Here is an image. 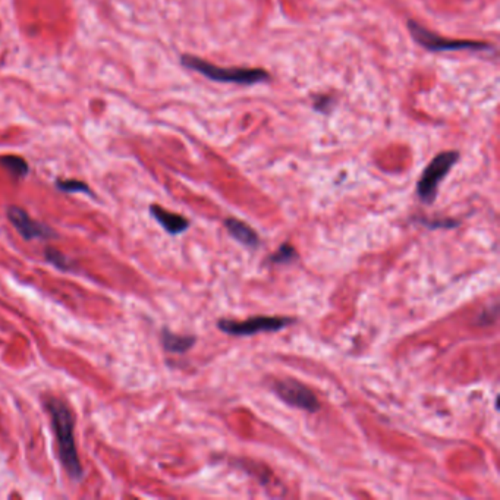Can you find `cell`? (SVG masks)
Returning <instances> with one entry per match:
<instances>
[{"instance_id": "cell-6", "label": "cell", "mask_w": 500, "mask_h": 500, "mask_svg": "<svg viewBox=\"0 0 500 500\" xmlns=\"http://www.w3.org/2000/svg\"><path fill=\"white\" fill-rule=\"evenodd\" d=\"M271 389L276 396L289 407L307 412H319L321 404L316 393L308 386L295 379H280L271 383Z\"/></svg>"}, {"instance_id": "cell-7", "label": "cell", "mask_w": 500, "mask_h": 500, "mask_svg": "<svg viewBox=\"0 0 500 500\" xmlns=\"http://www.w3.org/2000/svg\"><path fill=\"white\" fill-rule=\"evenodd\" d=\"M8 219L12 224H14V228L18 231V233L25 241L47 240L52 238V236H56L55 232L48 226H46L44 223L33 220L27 211L17 206H10L8 208Z\"/></svg>"}, {"instance_id": "cell-8", "label": "cell", "mask_w": 500, "mask_h": 500, "mask_svg": "<svg viewBox=\"0 0 500 500\" xmlns=\"http://www.w3.org/2000/svg\"><path fill=\"white\" fill-rule=\"evenodd\" d=\"M150 213L156 219V222L170 235H179L184 233L186 229L190 228V220L178 215L172 213V211L160 207L157 204L150 206Z\"/></svg>"}, {"instance_id": "cell-5", "label": "cell", "mask_w": 500, "mask_h": 500, "mask_svg": "<svg viewBox=\"0 0 500 500\" xmlns=\"http://www.w3.org/2000/svg\"><path fill=\"white\" fill-rule=\"evenodd\" d=\"M291 317L276 316H257L244 321H235L229 319L217 320V328L231 336H253L261 332H279L295 323Z\"/></svg>"}, {"instance_id": "cell-1", "label": "cell", "mask_w": 500, "mask_h": 500, "mask_svg": "<svg viewBox=\"0 0 500 500\" xmlns=\"http://www.w3.org/2000/svg\"><path fill=\"white\" fill-rule=\"evenodd\" d=\"M44 407L50 417H52V427L57 439L59 459L62 462V467L65 468L72 480L80 481L84 471L80 462L77 443H75V420L72 411L62 399L55 396H47Z\"/></svg>"}, {"instance_id": "cell-10", "label": "cell", "mask_w": 500, "mask_h": 500, "mask_svg": "<svg viewBox=\"0 0 500 500\" xmlns=\"http://www.w3.org/2000/svg\"><path fill=\"white\" fill-rule=\"evenodd\" d=\"M197 337L195 336H182L177 334L168 329L161 330V343L168 352L172 354H185L195 345Z\"/></svg>"}, {"instance_id": "cell-14", "label": "cell", "mask_w": 500, "mask_h": 500, "mask_svg": "<svg viewBox=\"0 0 500 500\" xmlns=\"http://www.w3.org/2000/svg\"><path fill=\"white\" fill-rule=\"evenodd\" d=\"M46 258L47 261L52 262L53 266H56L60 270H71V261L69 258L65 257V254H62L57 249L48 247L46 248Z\"/></svg>"}, {"instance_id": "cell-3", "label": "cell", "mask_w": 500, "mask_h": 500, "mask_svg": "<svg viewBox=\"0 0 500 500\" xmlns=\"http://www.w3.org/2000/svg\"><path fill=\"white\" fill-rule=\"evenodd\" d=\"M459 152L449 150L437 154L422 172L417 182V195L424 204H433L439 191L440 182L447 177V173L458 163Z\"/></svg>"}, {"instance_id": "cell-2", "label": "cell", "mask_w": 500, "mask_h": 500, "mask_svg": "<svg viewBox=\"0 0 500 500\" xmlns=\"http://www.w3.org/2000/svg\"><path fill=\"white\" fill-rule=\"evenodd\" d=\"M181 64L193 69L198 73H202L203 77L216 81V82H233L240 85H254L270 80V75L265 69L258 68H222L216 66L210 62L199 59L197 56L191 55H184L181 57Z\"/></svg>"}, {"instance_id": "cell-9", "label": "cell", "mask_w": 500, "mask_h": 500, "mask_svg": "<svg viewBox=\"0 0 500 500\" xmlns=\"http://www.w3.org/2000/svg\"><path fill=\"white\" fill-rule=\"evenodd\" d=\"M224 226H226L232 238H235L242 245L249 248H257L260 245V236L253 228H249L247 223L235 217H228L224 220Z\"/></svg>"}, {"instance_id": "cell-13", "label": "cell", "mask_w": 500, "mask_h": 500, "mask_svg": "<svg viewBox=\"0 0 500 500\" xmlns=\"http://www.w3.org/2000/svg\"><path fill=\"white\" fill-rule=\"evenodd\" d=\"M56 188L59 191H64L68 194H77V193H85V194H93L89 188V185L78 179H57L56 181Z\"/></svg>"}, {"instance_id": "cell-15", "label": "cell", "mask_w": 500, "mask_h": 500, "mask_svg": "<svg viewBox=\"0 0 500 500\" xmlns=\"http://www.w3.org/2000/svg\"><path fill=\"white\" fill-rule=\"evenodd\" d=\"M334 98L330 96H317L314 98V110L320 111V114H329L333 109Z\"/></svg>"}, {"instance_id": "cell-12", "label": "cell", "mask_w": 500, "mask_h": 500, "mask_svg": "<svg viewBox=\"0 0 500 500\" xmlns=\"http://www.w3.org/2000/svg\"><path fill=\"white\" fill-rule=\"evenodd\" d=\"M296 258H298L296 249L289 242H285L279 247L276 253L269 257L267 261L273 262V265H291V262L295 261Z\"/></svg>"}, {"instance_id": "cell-11", "label": "cell", "mask_w": 500, "mask_h": 500, "mask_svg": "<svg viewBox=\"0 0 500 500\" xmlns=\"http://www.w3.org/2000/svg\"><path fill=\"white\" fill-rule=\"evenodd\" d=\"M0 165H2L12 175V177H15L18 179L25 178L28 173V163L19 156L9 154V156L0 157Z\"/></svg>"}, {"instance_id": "cell-4", "label": "cell", "mask_w": 500, "mask_h": 500, "mask_svg": "<svg viewBox=\"0 0 500 500\" xmlns=\"http://www.w3.org/2000/svg\"><path fill=\"white\" fill-rule=\"evenodd\" d=\"M408 28L414 40L429 52H485L492 48V44L484 42L445 39L412 19L408 21Z\"/></svg>"}, {"instance_id": "cell-16", "label": "cell", "mask_w": 500, "mask_h": 500, "mask_svg": "<svg viewBox=\"0 0 500 500\" xmlns=\"http://www.w3.org/2000/svg\"><path fill=\"white\" fill-rule=\"evenodd\" d=\"M427 228L436 229V228H455L459 226V222H455L452 219H443V220H421Z\"/></svg>"}]
</instances>
